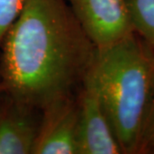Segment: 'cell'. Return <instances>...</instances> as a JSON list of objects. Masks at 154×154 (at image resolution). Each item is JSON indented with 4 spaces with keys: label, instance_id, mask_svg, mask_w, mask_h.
Returning a JSON list of instances; mask_svg holds the SVG:
<instances>
[{
    "label": "cell",
    "instance_id": "2",
    "mask_svg": "<svg viewBox=\"0 0 154 154\" xmlns=\"http://www.w3.org/2000/svg\"><path fill=\"white\" fill-rule=\"evenodd\" d=\"M87 75L123 153L140 154L154 97V52L136 33L95 50Z\"/></svg>",
    "mask_w": 154,
    "mask_h": 154
},
{
    "label": "cell",
    "instance_id": "4",
    "mask_svg": "<svg viewBox=\"0 0 154 154\" xmlns=\"http://www.w3.org/2000/svg\"><path fill=\"white\" fill-rule=\"evenodd\" d=\"M78 154L123 153L96 88L86 75L78 93Z\"/></svg>",
    "mask_w": 154,
    "mask_h": 154
},
{
    "label": "cell",
    "instance_id": "7",
    "mask_svg": "<svg viewBox=\"0 0 154 154\" xmlns=\"http://www.w3.org/2000/svg\"><path fill=\"white\" fill-rule=\"evenodd\" d=\"M134 33L154 52V0H126Z\"/></svg>",
    "mask_w": 154,
    "mask_h": 154
},
{
    "label": "cell",
    "instance_id": "3",
    "mask_svg": "<svg viewBox=\"0 0 154 154\" xmlns=\"http://www.w3.org/2000/svg\"><path fill=\"white\" fill-rule=\"evenodd\" d=\"M83 31L97 49L134 33L126 0H65Z\"/></svg>",
    "mask_w": 154,
    "mask_h": 154
},
{
    "label": "cell",
    "instance_id": "9",
    "mask_svg": "<svg viewBox=\"0 0 154 154\" xmlns=\"http://www.w3.org/2000/svg\"><path fill=\"white\" fill-rule=\"evenodd\" d=\"M154 150V97L144 127L140 153H151Z\"/></svg>",
    "mask_w": 154,
    "mask_h": 154
},
{
    "label": "cell",
    "instance_id": "8",
    "mask_svg": "<svg viewBox=\"0 0 154 154\" xmlns=\"http://www.w3.org/2000/svg\"><path fill=\"white\" fill-rule=\"evenodd\" d=\"M25 3L26 0H0V45L5 34L19 17Z\"/></svg>",
    "mask_w": 154,
    "mask_h": 154
},
{
    "label": "cell",
    "instance_id": "1",
    "mask_svg": "<svg viewBox=\"0 0 154 154\" xmlns=\"http://www.w3.org/2000/svg\"><path fill=\"white\" fill-rule=\"evenodd\" d=\"M95 50L65 0H26L0 45V88L42 109L78 93Z\"/></svg>",
    "mask_w": 154,
    "mask_h": 154
},
{
    "label": "cell",
    "instance_id": "6",
    "mask_svg": "<svg viewBox=\"0 0 154 154\" xmlns=\"http://www.w3.org/2000/svg\"><path fill=\"white\" fill-rule=\"evenodd\" d=\"M7 96L0 106V154H30L37 140L41 109Z\"/></svg>",
    "mask_w": 154,
    "mask_h": 154
},
{
    "label": "cell",
    "instance_id": "5",
    "mask_svg": "<svg viewBox=\"0 0 154 154\" xmlns=\"http://www.w3.org/2000/svg\"><path fill=\"white\" fill-rule=\"evenodd\" d=\"M35 154H78L77 94L53 101L41 109Z\"/></svg>",
    "mask_w": 154,
    "mask_h": 154
},
{
    "label": "cell",
    "instance_id": "10",
    "mask_svg": "<svg viewBox=\"0 0 154 154\" xmlns=\"http://www.w3.org/2000/svg\"><path fill=\"white\" fill-rule=\"evenodd\" d=\"M151 153H154V150H153V151H152V152H151Z\"/></svg>",
    "mask_w": 154,
    "mask_h": 154
}]
</instances>
